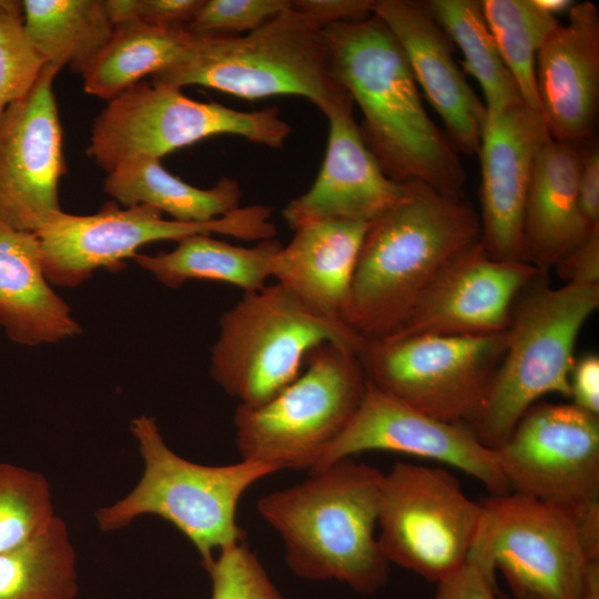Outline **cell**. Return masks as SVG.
Returning a JSON list of instances; mask_svg holds the SVG:
<instances>
[{
  "label": "cell",
  "instance_id": "52a82bcc",
  "mask_svg": "<svg viewBox=\"0 0 599 599\" xmlns=\"http://www.w3.org/2000/svg\"><path fill=\"white\" fill-rule=\"evenodd\" d=\"M364 338L275 282L243 293L220 318L210 373L237 405L258 407L302 373L307 355L328 343L357 353Z\"/></svg>",
  "mask_w": 599,
  "mask_h": 599
},
{
  "label": "cell",
  "instance_id": "4fadbf2b",
  "mask_svg": "<svg viewBox=\"0 0 599 599\" xmlns=\"http://www.w3.org/2000/svg\"><path fill=\"white\" fill-rule=\"evenodd\" d=\"M272 207L262 204L238 206L204 223L163 219L149 205L120 207L113 201L91 215L63 211L53 215L35 235L43 268L51 285L74 287L101 267L119 270L138 250L156 241L180 242L196 234H223L244 241L274 238Z\"/></svg>",
  "mask_w": 599,
  "mask_h": 599
},
{
  "label": "cell",
  "instance_id": "8fae6325",
  "mask_svg": "<svg viewBox=\"0 0 599 599\" xmlns=\"http://www.w3.org/2000/svg\"><path fill=\"white\" fill-rule=\"evenodd\" d=\"M510 491L571 514L599 558V416L538 402L495 449Z\"/></svg>",
  "mask_w": 599,
  "mask_h": 599
},
{
  "label": "cell",
  "instance_id": "ba28073f",
  "mask_svg": "<svg viewBox=\"0 0 599 599\" xmlns=\"http://www.w3.org/2000/svg\"><path fill=\"white\" fill-rule=\"evenodd\" d=\"M306 361V369L264 405L236 406L241 459L312 471L353 418L367 384L356 353L325 343Z\"/></svg>",
  "mask_w": 599,
  "mask_h": 599
},
{
  "label": "cell",
  "instance_id": "ffe728a7",
  "mask_svg": "<svg viewBox=\"0 0 599 599\" xmlns=\"http://www.w3.org/2000/svg\"><path fill=\"white\" fill-rule=\"evenodd\" d=\"M375 14L403 49L417 85L445 124L459 153H478L487 110L467 82L455 47L426 1L375 0Z\"/></svg>",
  "mask_w": 599,
  "mask_h": 599
},
{
  "label": "cell",
  "instance_id": "3957f363",
  "mask_svg": "<svg viewBox=\"0 0 599 599\" xmlns=\"http://www.w3.org/2000/svg\"><path fill=\"white\" fill-rule=\"evenodd\" d=\"M383 478L347 457L258 499L257 511L283 540L297 577L337 580L363 596L386 585L390 564L376 535Z\"/></svg>",
  "mask_w": 599,
  "mask_h": 599
},
{
  "label": "cell",
  "instance_id": "30bf717a",
  "mask_svg": "<svg viewBox=\"0 0 599 599\" xmlns=\"http://www.w3.org/2000/svg\"><path fill=\"white\" fill-rule=\"evenodd\" d=\"M467 562L496 585L500 571L517 599H582L589 556L577 519L517 493L483 504Z\"/></svg>",
  "mask_w": 599,
  "mask_h": 599
},
{
  "label": "cell",
  "instance_id": "7c38bea8",
  "mask_svg": "<svg viewBox=\"0 0 599 599\" xmlns=\"http://www.w3.org/2000/svg\"><path fill=\"white\" fill-rule=\"evenodd\" d=\"M507 343L483 336L364 339L356 356L368 383L435 418L469 426L478 416Z\"/></svg>",
  "mask_w": 599,
  "mask_h": 599
},
{
  "label": "cell",
  "instance_id": "f35d334b",
  "mask_svg": "<svg viewBox=\"0 0 599 599\" xmlns=\"http://www.w3.org/2000/svg\"><path fill=\"white\" fill-rule=\"evenodd\" d=\"M495 587L481 570L470 562L436 582L433 599H496Z\"/></svg>",
  "mask_w": 599,
  "mask_h": 599
},
{
  "label": "cell",
  "instance_id": "2e32d148",
  "mask_svg": "<svg viewBox=\"0 0 599 599\" xmlns=\"http://www.w3.org/2000/svg\"><path fill=\"white\" fill-rule=\"evenodd\" d=\"M369 450L437 460L474 477L491 495L510 493L496 450L484 445L469 426L429 416L367 382L353 418L311 473Z\"/></svg>",
  "mask_w": 599,
  "mask_h": 599
},
{
  "label": "cell",
  "instance_id": "e0dca14e",
  "mask_svg": "<svg viewBox=\"0 0 599 599\" xmlns=\"http://www.w3.org/2000/svg\"><path fill=\"white\" fill-rule=\"evenodd\" d=\"M538 274L526 262L491 258L479 242L446 266L406 321L387 337L506 332L517 297Z\"/></svg>",
  "mask_w": 599,
  "mask_h": 599
},
{
  "label": "cell",
  "instance_id": "cb8c5ba5",
  "mask_svg": "<svg viewBox=\"0 0 599 599\" xmlns=\"http://www.w3.org/2000/svg\"><path fill=\"white\" fill-rule=\"evenodd\" d=\"M367 226L354 221L300 226L291 242L280 250L273 277L316 313L343 321Z\"/></svg>",
  "mask_w": 599,
  "mask_h": 599
},
{
  "label": "cell",
  "instance_id": "5b68a950",
  "mask_svg": "<svg viewBox=\"0 0 599 599\" xmlns=\"http://www.w3.org/2000/svg\"><path fill=\"white\" fill-rule=\"evenodd\" d=\"M151 81L247 100L297 95L323 114L346 93L332 75L323 28L293 4L244 35L195 34L186 52Z\"/></svg>",
  "mask_w": 599,
  "mask_h": 599
},
{
  "label": "cell",
  "instance_id": "5bb4252c",
  "mask_svg": "<svg viewBox=\"0 0 599 599\" xmlns=\"http://www.w3.org/2000/svg\"><path fill=\"white\" fill-rule=\"evenodd\" d=\"M481 512L449 471L397 461L380 487L378 542L389 564L436 583L466 565Z\"/></svg>",
  "mask_w": 599,
  "mask_h": 599
},
{
  "label": "cell",
  "instance_id": "d6986e66",
  "mask_svg": "<svg viewBox=\"0 0 599 599\" xmlns=\"http://www.w3.org/2000/svg\"><path fill=\"white\" fill-rule=\"evenodd\" d=\"M353 108L346 92L324 113L329 132L321 171L282 211L293 231L323 221L369 224L403 194L404 183L388 177L366 145Z\"/></svg>",
  "mask_w": 599,
  "mask_h": 599
},
{
  "label": "cell",
  "instance_id": "7402d4cb",
  "mask_svg": "<svg viewBox=\"0 0 599 599\" xmlns=\"http://www.w3.org/2000/svg\"><path fill=\"white\" fill-rule=\"evenodd\" d=\"M579 167V146L554 139L536 158L524 209L522 257L542 275L595 229L580 211Z\"/></svg>",
  "mask_w": 599,
  "mask_h": 599
},
{
  "label": "cell",
  "instance_id": "60d3db41",
  "mask_svg": "<svg viewBox=\"0 0 599 599\" xmlns=\"http://www.w3.org/2000/svg\"><path fill=\"white\" fill-rule=\"evenodd\" d=\"M203 0H140L138 19L163 28H187Z\"/></svg>",
  "mask_w": 599,
  "mask_h": 599
},
{
  "label": "cell",
  "instance_id": "d590c367",
  "mask_svg": "<svg viewBox=\"0 0 599 599\" xmlns=\"http://www.w3.org/2000/svg\"><path fill=\"white\" fill-rule=\"evenodd\" d=\"M552 270L564 284H599V226L561 257Z\"/></svg>",
  "mask_w": 599,
  "mask_h": 599
},
{
  "label": "cell",
  "instance_id": "f546056e",
  "mask_svg": "<svg viewBox=\"0 0 599 599\" xmlns=\"http://www.w3.org/2000/svg\"><path fill=\"white\" fill-rule=\"evenodd\" d=\"M426 4L480 85L487 112L524 102L486 22L481 0H428Z\"/></svg>",
  "mask_w": 599,
  "mask_h": 599
},
{
  "label": "cell",
  "instance_id": "8992f818",
  "mask_svg": "<svg viewBox=\"0 0 599 599\" xmlns=\"http://www.w3.org/2000/svg\"><path fill=\"white\" fill-rule=\"evenodd\" d=\"M130 427L144 463L143 474L131 493L95 512L102 531L121 529L144 515L161 517L193 544L204 569L215 552L245 540L236 520L238 502L276 468L243 459L222 466L196 464L166 445L153 417L141 415Z\"/></svg>",
  "mask_w": 599,
  "mask_h": 599
},
{
  "label": "cell",
  "instance_id": "e575fe53",
  "mask_svg": "<svg viewBox=\"0 0 599 599\" xmlns=\"http://www.w3.org/2000/svg\"><path fill=\"white\" fill-rule=\"evenodd\" d=\"M292 6V0H203L187 29L195 34L240 35Z\"/></svg>",
  "mask_w": 599,
  "mask_h": 599
},
{
  "label": "cell",
  "instance_id": "d4e9b609",
  "mask_svg": "<svg viewBox=\"0 0 599 599\" xmlns=\"http://www.w3.org/2000/svg\"><path fill=\"white\" fill-rule=\"evenodd\" d=\"M177 243L170 252L136 254L133 258L170 288H177L190 280H202L231 284L243 293L256 292L267 285L283 246L274 238L250 247L237 246L214 238L212 234L192 235Z\"/></svg>",
  "mask_w": 599,
  "mask_h": 599
},
{
  "label": "cell",
  "instance_id": "484cf974",
  "mask_svg": "<svg viewBox=\"0 0 599 599\" xmlns=\"http://www.w3.org/2000/svg\"><path fill=\"white\" fill-rule=\"evenodd\" d=\"M103 189L122 206L149 205L172 220L204 223L240 206L242 191L236 180L222 177L211 189H199L165 170L161 160L139 156L108 173Z\"/></svg>",
  "mask_w": 599,
  "mask_h": 599
},
{
  "label": "cell",
  "instance_id": "ab89813d",
  "mask_svg": "<svg viewBox=\"0 0 599 599\" xmlns=\"http://www.w3.org/2000/svg\"><path fill=\"white\" fill-rule=\"evenodd\" d=\"M572 404L599 416V357L590 353L576 359L570 374Z\"/></svg>",
  "mask_w": 599,
  "mask_h": 599
},
{
  "label": "cell",
  "instance_id": "b9f144b4",
  "mask_svg": "<svg viewBox=\"0 0 599 599\" xmlns=\"http://www.w3.org/2000/svg\"><path fill=\"white\" fill-rule=\"evenodd\" d=\"M140 0H105V7L113 26L138 19Z\"/></svg>",
  "mask_w": 599,
  "mask_h": 599
},
{
  "label": "cell",
  "instance_id": "f6af8a7d",
  "mask_svg": "<svg viewBox=\"0 0 599 599\" xmlns=\"http://www.w3.org/2000/svg\"><path fill=\"white\" fill-rule=\"evenodd\" d=\"M522 599H537V598H522Z\"/></svg>",
  "mask_w": 599,
  "mask_h": 599
},
{
  "label": "cell",
  "instance_id": "4316f807",
  "mask_svg": "<svg viewBox=\"0 0 599 599\" xmlns=\"http://www.w3.org/2000/svg\"><path fill=\"white\" fill-rule=\"evenodd\" d=\"M194 39L187 28L156 27L140 19L120 23L81 74L83 89L109 102L144 77L171 67Z\"/></svg>",
  "mask_w": 599,
  "mask_h": 599
},
{
  "label": "cell",
  "instance_id": "83f0119b",
  "mask_svg": "<svg viewBox=\"0 0 599 599\" xmlns=\"http://www.w3.org/2000/svg\"><path fill=\"white\" fill-rule=\"evenodd\" d=\"M26 33L50 64L82 74L113 33L105 0H23Z\"/></svg>",
  "mask_w": 599,
  "mask_h": 599
},
{
  "label": "cell",
  "instance_id": "603a6c76",
  "mask_svg": "<svg viewBox=\"0 0 599 599\" xmlns=\"http://www.w3.org/2000/svg\"><path fill=\"white\" fill-rule=\"evenodd\" d=\"M0 326L19 345L52 344L81 333L52 290L35 233L0 223Z\"/></svg>",
  "mask_w": 599,
  "mask_h": 599
},
{
  "label": "cell",
  "instance_id": "44dd1931",
  "mask_svg": "<svg viewBox=\"0 0 599 599\" xmlns=\"http://www.w3.org/2000/svg\"><path fill=\"white\" fill-rule=\"evenodd\" d=\"M539 112L551 139L580 146L595 138L599 111V10L576 2L568 23L546 39L536 57Z\"/></svg>",
  "mask_w": 599,
  "mask_h": 599
},
{
  "label": "cell",
  "instance_id": "7bdbcfd3",
  "mask_svg": "<svg viewBox=\"0 0 599 599\" xmlns=\"http://www.w3.org/2000/svg\"><path fill=\"white\" fill-rule=\"evenodd\" d=\"M582 599H599V559L587 565Z\"/></svg>",
  "mask_w": 599,
  "mask_h": 599
},
{
  "label": "cell",
  "instance_id": "8d00e7d4",
  "mask_svg": "<svg viewBox=\"0 0 599 599\" xmlns=\"http://www.w3.org/2000/svg\"><path fill=\"white\" fill-rule=\"evenodd\" d=\"M578 175L579 206L590 227L599 226V145L590 139L579 146Z\"/></svg>",
  "mask_w": 599,
  "mask_h": 599
},
{
  "label": "cell",
  "instance_id": "4dcf8cb0",
  "mask_svg": "<svg viewBox=\"0 0 599 599\" xmlns=\"http://www.w3.org/2000/svg\"><path fill=\"white\" fill-rule=\"evenodd\" d=\"M483 11L499 53L526 105L539 111L536 57L558 28L556 17L532 0H481Z\"/></svg>",
  "mask_w": 599,
  "mask_h": 599
},
{
  "label": "cell",
  "instance_id": "836d02e7",
  "mask_svg": "<svg viewBox=\"0 0 599 599\" xmlns=\"http://www.w3.org/2000/svg\"><path fill=\"white\" fill-rule=\"evenodd\" d=\"M205 570L211 599H285L245 540L219 551Z\"/></svg>",
  "mask_w": 599,
  "mask_h": 599
},
{
  "label": "cell",
  "instance_id": "74e56055",
  "mask_svg": "<svg viewBox=\"0 0 599 599\" xmlns=\"http://www.w3.org/2000/svg\"><path fill=\"white\" fill-rule=\"evenodd\" d=\"M375 0H292L293 8L321 28L362 20L373 14Z\"/></svg>",
  "mask_w": 599,
  "mask_h": 599
},
{
  "label": "cell",
  "instance_id": "1f68e13d",
  "mask_svg": "<svg viewBox=\"0 0 599 599\" xmlns=\"http://www.w3.org/2000/svg\"><path fill=\"white\" fill-rule=\"evenodd\" d=\"M55 516L51 488L42 474L0 463V552L34 538Z\"/></svg>",
  "mask_w": 599,
  "mask_h": 599
},
{
  "label": "cell",
  "instance_id": "ac0fdd59",
  "mask_svg": "<svg viewBox=\"0 0 599 599\" xmlns=\"http://www.w3.org/2000/svg\"><path fill=\"white\" fill-rule=\"evenodd\" d=\"M551 139L539 111L524 102L487 112L480 161V244L494 260L525 262L522 217L534 164Z\"/></svg>",
  "mask_w": 599,
  "mask_h": 599
},
{
  "label": "cell",
  "instance_id": "9a60e30c",
  "mask_svg": "<svg viewBox=\"0 0 599 599\" xmlns=\"http://www.w3.org/2000/svg\"><path fill=\"white\" fill-rule=\"evenodd\" d=\"M60 70L48 63L0 119V223L16 230L35 233L62 211L59 182L68 169L53 92Z\"/></svg>",
  "mask_w": 599,
  "mask_h": 599
},
{
  "label": "cell",
  "instance_id": "ee69618b",
  "mask_svg": "<svg viewBox=\"0 0 599 599\" xmlns=\"http://www.w3.org/2000/svg\"><path fill=\"white\" fill-rule=\"evenodd\" d=\"M534 3L545 11L548 14H551L556 17V14H560L564 12H569V10L573 7L576 3L572 0H532Z\"/></svg>",
  "mask_w": 599,
  "mask_h": 599
},
{
  "label": "cell",
  "instance_id": "f1b7e54d",
  "mask_svg": "<svg viewBox=\"0 0 599 599\" xmlns=\"http://www.w3.org/2000/svg\"><path fill=\"white\" fill-rule=\"evenodd\" d=\"M77 555L59 516L29 541L0 552V599H74Z\"/></svg>",
  "mask_w": 599,
  "mask_h": 599
},
{
  "label": "cell",
  "instance_id": "7a4b0ae2",
  "mask_svg": "<svg viewBox=\"0 0 599 599\" xmlns=\"http://www.w3.org/2000/svg\"><path fill=\"white\" fill-rule=\"evenodd\" d=\"M403 183L400 197L367 226L342 315L364 339L397 331L446 266L480 242L479 214L464 199Z\"/></svg>",
  "mask_w": 599,
  "mask_h": 599
},
{
  "label": "cell",
  "instance_id": "6da1fadb",
  "mask_svg": "<svg viewBox=\"0 0 599 599\" xmlns=\"http://www.w3.org/2000/svg\"><path fill=\"white\" fill-rule=\"evenodd\" d=\"M335 81L357 104L363 139L385 174L463 199L466 173L447 134L426 112L405 53L372 14L323 28Z\"/></svg>",
  "mask_w": 599,
  "mask_h": 599
},
{
  "label": "cell",
  "instance_id": "9c48e42d",
  "mask_svg": "<svg viewBox=\"0 0 599 599\" xmlns=\"http://www.w3.org/2000/svg\"><path fill=\"white\" fill-rule=\"evenodd\" d=\"M291 133L275 106L241 111L193 100L174 85L140 81L109 101L94 119L87 154L109 173L126 160H161L214 135L281 149Z\"/></svg>",
  "mask_w": 599,
  "mask_h": 599
},
{
  "label": "cell",
  "instance_id": "277c9868",
  "mask_svg": "<svg viewBox=\"0 0 599 599\" xmlns=\"http://www.w3.org/2000/svg\"><path fill=\"white\" fill-rule=\"evenodd\" d=\"M538 274L517 297L507 343L485 403L469 425L491 449L509 437L541 397L570 398L575 347L585 323L599 306V284L552 287Z\"/></svg>",
  "mask_w": 599,
  "mask_h": 599
},
{
  "label": "cell",
  "instance_id": "d6a6232c",
  "mask_svg": "<svg viewBox=\"0 0 599 599\" xmlns=\"http://www.w3.org/2000/svg\"><path fill=\"white\" fill-rule=\"evenodd\" d=\"M47 64L26 33L22 1L0 0V119L29 93Z\"/></svg>",
  "mask_w": 599,
  "mask_h": 599
}]
</instances>
